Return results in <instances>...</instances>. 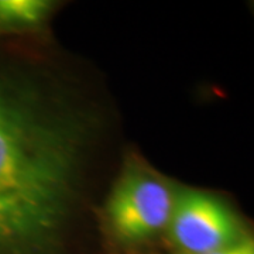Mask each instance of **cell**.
<instances>
[{"label":"cell","mask_w":254,"mask_h":254,"mask_svg":"<svg viewBox=\"0 0 254 254\" xmlns=\"http://www.w3.org/2000/svg\"><path fill=\"white\" fill-rule=\"evenodd\" d=\"M54 4L48 0H0V31H26L40 27Z\"/></svg>","instance_id":"obj_4"},{"label":"cell","mask_w":254,"mask_h":254,"mask_svg":"<svg viewBox=\"0 0 254 254\" xmlns=\"http://www.w3.org/2000/svg\"><path fill=\"white\" fill-rule=\"evenodd\" d=\"M175 253L200 254L236 245L247 227L226 200L206 190L178 187L165 230Z\"/></svg>","instance_id":"obj_3"},{"label":"cell","mask_w":254,"mask_h":254,"mask_svg":"<svg viewBox=\"0 0 254 254\" xmlns=\"http://www.w3.org/2000/svg\"><path fill=\"white\" fill-rule=\"evenodd\" d=\"M177 190L178 185L147 164L128 161L105 206L112 237L122 246H138L165 233Z\"/></svg>","instance_id":"obj_2"},{"label":"cell","mask_w":254,"mask_h":254,"mask_svg":"<svg viewBox=\"0 0 254 254\" xmlns=\"http://www.w3.org/2000/svg\"><path fill=\"white\" fill-rule=\"evenodd\" d=\"M200 254H254V240L253 237L249 236L246 237L245 240L239 242L236 245L230 246V247H225V249H220V250H215V252H208V253Z\"/></svg>","instance_id":"obj_5"},{"label":"cell","mask_w":254,"mask_h":254,"mask_svg":"<svg viewBox=\"0 0 254 254\" xmlns=\"http://www.w3.org/2000/svg\"><path fill=\"white\" fill-rule=\"evenodd\" d=\"M86 134L33 83L0 79V254H69Z\"/></svg>","instance_id":"obj_1"}]
</instances>
